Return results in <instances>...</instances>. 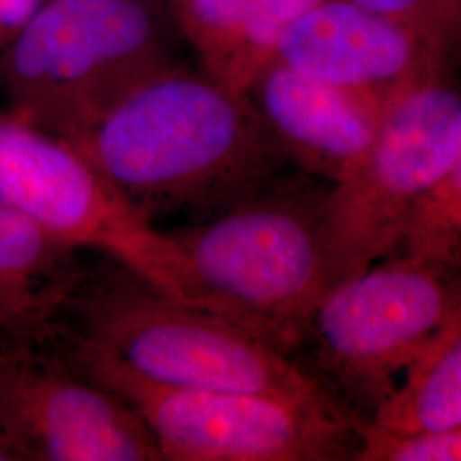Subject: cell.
Listing matches in <instances>:
<instances>
[{
  "label": "cell",
  "mask_w": 461,
  "mask_h": 461,
  "mask_svg": "<svg viewBox=\"0 0 461 461\" xmlns=\"http://www.w3.org/2000/svg\"><path fill=\"white\" fill-rule=\"evenodd\" d=\"M247 95L287 161L325 182H342L371 146L384 104L270 62Z\"/></svg>",
  "instance_id": "obj_11"
},
{
  "label": "cell",
  "mask_w": 461,
  "mask_h": 461,
  "mask_svg": "<svg viewBox=\"0 0 461 461\" xmlns=\"http://www.w3.org/2000/svg\"><path fill=\"white\" fill-rule=\"evenodd\" d=\"M47 0H0V40L16 36Z\"/></svg>",
  "instance_id": "obj_18"
},
{
  "label": "cell",
  "mask_w": 461,
  "mask_h": 461,
  "mask_svg": "<svg viewBox=\"0 0 461 461\" xmlns=\"http://www.w3.org/2000/svg\"><path fill=\"white\" fill-rule=\"evenodd\" d=\"M354 461H461V422L424 432L364 426Z\"/></svg>",
  "instance_id": "obj_17"
},
{
  "label": "cell",
  "mask_w": 461,
  "mask_h": 461,
  "mask_svg": "<svg viewBox=\"0 0 461 461\" xmlns=\"http://www.w3.org/2000/svg\"><path fill=\"white\" fill-rule=\"evenodd\" d=\"M460 301L461 270L395 253L330 285L296 359L367 426Z\"/></svg>",
  "instance_id": "obj_5"
},
{
  "label": "cell",
  "mask_w": 461,
  "mask_h": 461,
  "mask_svg": "<svg viewBox=\"0 0 461 461\" xmlns=\"http://www.w3.org/2000/svg\"><path fill=\"white\" fill-rule=\"evenodd\" d=\"M0 461H17L16 453L5 443L2 436H0Z\"/></svg>",
  "instance_id": "obj_20"
},
{
  "label": "cell",
  "mask_w": 461,
  "mask_h": 461,
  "mask_svg": "<svg viewBox=\"0 0 461 461\" xmlns=\"http://www.w3.org/2000/svg\"><path fill=\"white\" fill-rule=\"evenodd\" d=\"M81 253L0 205V352L60 340L89 268Z\"/></svg>",
  "instance_id": "obj_12"
},
{
  "label": "cell",
  "mask_w": 461,
  "mask_h": 461,
  "mask_svg": "<svg viewBox=\"0 0 461 461\" xmlns=\"http://www.w3.org/2000/svg\"><path fill=\"white\" fill-rule=\"evenodd\" d=\"M158 0H47L4 60L13 115L67 142L133 86L178 64Z\"/></svg>",
  "instance_id": "obj_4"
},
{
  "label": "cell",
  "mask_w": 461,
  "mask_h": 461,
  "mask_svg": "<svg viewBox=\"0 0 461 461\" xmlns=\"http://www.w3.org/2000/svg\"><path fill=\"white\" fill-rule=\"evenodd\" d=\"M398 253L461 270V144L443 180L413 215Z\"/></svg>",
  "instance_id": "obj_15"
},
{
  "label": "cell",
  "mask_w": 461,
  "mask_h": 461,
  "mask_svg": "<svg viewBox=\"0 0 461 461\" xmlns=\"http://www.w3.org/2000/svg\"><path fill=\"white\" fill-rule=\"evenodd\" d=\"M59 348L132 407L163 460L354 461L361 446L366 424L329 393L173 390L76 344Z\"/></svg>",
  "instance_id": "obj_6"
},
{
  "label": "cell",
  "mask_w": 461,
  "mask_h": 461,
  "mask_svg": "<svg viewBox=\"0 0 461 461\" xmlns=\"http://www.w3.org/2000/svg\"><path fill=\"white\" fill-rule=\"evenodd\" d=\"M325 2L329 0H265L268 13L280 26H285L287 23L313 11Z\"/></svg>",
  "instance_id": "obj_19"
},
{
  "label": "cell",
  "mask_w": 461,
  "mask_h": 461,
  "mask_svg": "<svg viewBox=\"0 0 461 461\" xmlns=\"http://www.w3.org/2000/svg\"><path fill=\"white\" fill-rule=\"evenodd\" d=\"M68 144L154 226L205 219L296 169L245 91L180 64L133 86Z\"/></svg>",
  "instance_id": "obj_1"
},
{
  "label": "cell",
  "mask_w": 461,
  "mask_h": 461,
  "mask_svg": "<svg viewBox=\"0 0 461 461\" xmlns=\"http://www.w3.org/2000/svg\"><path fill=\"white\" fill-rule=\"evenodd\" d=\"M59 342L163 388L329 393L303 364L257 333L166 294L112 260L87 268Z\"/></svg>",
  "instance_id": "obj_3"
},
{
  "label": "cell",
  "mask_w": 461,
  "mask_h": 461,
  "mask_svg": "<svg viewBox=\"0 0 461 461\" xmlns=\"http://www.w3.org/2000/svg\"><path fill=\"white\" fill-rule=\"evenodd\" d=\"M167 14L198 68L219 83L247 93L276 60L282 26L265 0H167Z\"/></svg>",
  "instance_id": "obj_13"
},
{
  "label": "cell",
  "mask_w": 461,
  "mask_h": 461,
  "mask_svg": "<svg viewBox=\"0 0 461 461\" xmlns=\"http://www.w3.org/2000/svg\"><path fill=\"white\" fill-rule=\"evenodd\" d=\"M276 60L384 106L411 84L445 72L403 28L352 0H329L282 26Z\"/></svg>",
  "instance_id": "obj_10"
},
{
  "label": "cell",
  "mask_w": 461,
  "mask_h": 461,
  "mask_svg": "<svg viewBox=\"0 0 461 461\" xmlns=\"http://www.w3.org/2000/svg\"><path fill=\"white\" fill-rule=\"evenodd\" d=\"M0 205L192 303L169 234L137 214L72 144L14 115L0 116Z\"/></svg>",
  "instance_id": "obj_8"
},
{
  "label": "cell",
  "mask_w": 461,
  "mask_h": 461,
  "mask_svg": "<svg viewBox=\"0 0 461 461\" xmlns=\"http://www.w3.org/2000/svg\"><path fill=\"white\" fill-rule=\"evenodd\" d=\"M0 436L17 461H163L132 407L57 346L0 352Z\"/></svg>",
  "instance_id": "obj_9"
},
{
  "label": "cell",
  "mask_w": 461,
  "mask_h": 461,
  "mask_svg": "<svg viewBox=\"0 0 461 461\" xmlns=\"http://www.w3.org/2000/svg\"><path fill=\"white\" fill-rule=\"evenodd\" d=\"M461 422V301L415 361L395 393L367 424L390 432H424Z\"/></svg>",
  "instance_id": "obj_14"
},
{
  "label": "cell",
  "mask_w": 461,
  "mask_h": 461,
  "mask_svg": "<svg viewBox=\"0 0 461 461\" xmlns=\"http://www.w3.org/2000/svg\"><path fill=\"white\" fill-rule=\"evenodd\" d=\"M331 186L291 169L215 214L166 230L185 264L192 303L296 359L310 316L333 284Z\"/></svg>",
  "instance_id": "obj_2"
},
{
  "label": "cell",
  "mask_w": 461,
  "mask_h": 461,
  "mask_svg": "<svg viewBox=\"0 0 461 461\" xmlns=\"http://www.w3.org/2000/svg\"><path fill=\"white\" fill-rule=\"evenodd\" d=\"M460 144V77L430 74L386 103L361 163L330 190L333 282L400 251L413 215L443 180Z\"/></svg>",
  "instance_id": "obj_7"
},
{
  "label": "cell",
  "mask_w": 461,
  "mask_h": 461,
  "mask_svg": "<svg viewBox=\"0 0 461 461\" xmlns=\"http://www.w3.org/2000/svg\"><path fill=\"white\" fill-rule=\"evenodd\" d=\"M412 36L429 59L461 77V0H352Z\"/></svg>",
  "instance_id": "obj_16"
}]
</instances>
